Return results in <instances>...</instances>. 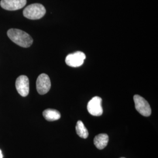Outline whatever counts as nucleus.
Here are the masks:
<instances>
[{
  "label": "nucleus",
  "instance_id": "1",
  "mask_svg": "<svg viewBox=\"0 0 158 158\" xmlns=\"http://www.w3.org/2000/svg\"><path fill=\"white\" fill-rule=\"evenodd\" d=\"M7 35L13 42L23 48H29L33 43L32 38L27 32L18 29H10Z\"/></svg>",
  "mask_w": 158,
  "mask_h": 158
},
{
  "label": "nucleus",
  "instance_id": "2",
  "mask_svg": "<svg viewBox=\"0 0 158 158\" xmlns=\"http://www.w3.org/2000/svg\"><path fill=\"white\" fill-rule=\"evenodd\" d=\"M46 14V9L44 6L40 4H32L27 6L23 11V16L32 20L39 19L44 17Z\"/></svg>",
  "mask_w": 158,
  "mask_h": 158
},
{
  "label": "nucleus",
  "instance_id": "3",
  "mask_svg": "<svg viewBox=\"0 0 158 158\" xmlns=\"http://www.w3.org/2000/svg\"><path fill=\"white\" fill-rule=\"evenodd\" d=\"M136 111L144 117H149L151 115L152 110L149 104L141 96L136 94L134 96Z\"/></svg>",
  "mask_w": 158,
  "mask_h": 158
},
{
  "label": "nucleus",
  "instance_id": "4",
  "mask_svg": "<svg viewBox=\"0 0 158 158\" xmlns=\"http://www.w3.org/2000/svg\"><path fill=\"white\" fill-rule=\"evenodd\" d=\"M85 55L83 52L78 51L68 55L66 57V63L69 66L77 68L81 66L85 59Z\"/></svg>",
  "mask_w": 158,
  "mask_h": 158
},
{
  "label": "nucleus",
  "instance_id": "5",
  "mask_svg": "<svg viewBox=\"0 0 158 158\" xmlns=\"http://www.w3.org/2000/svg\"><path fill=\"white\" fill-rule=\"evenodd\" d=\"M51 80L48 75L42 73L40 74L36 80V90L40 95L45 94L50 90Z\"/></svg>",
  "mask_w": 158,
  "mask_h": 158
},
{
  "label": "nucleus",
  "instance_id": "6",
  "mask_svg": "<svg viewBox=\"0 0 158 158\" xmlns=\"http://www.w3.org/2000/svg\"><path fill=\"white\" fill-rule=\"evenodd\" d=\"M102 102V98L98 96L94 97L87 104V110L89 113L93 116H101L103 113Z\"/></svg>",
  "mask_w": 158,
  "mask_h": 158
},
{
  "label": "nucleus",
  "instance_id": "7",
  "mask_svg": "<svg viewBox=\"0 0 158 158\" xmlns=\"http://www.w3.org/2000/svg\"><path fill=\"white\" fill-rule=\"evenodd\" d=\"M15 87L18 93L23 97H27L29 92L28 77L25 75L19 76L15 82Z\"/></svg>",
  "mask_w": 158,
  "mask_h": 158
},
{
  "label": "nucleus",
  "instance_id": "8",
  "mask_svg": "<svg viewBox=\"0 0 158 158\" xmlns=\"http://www.w3.org/2000/svg\"><path fill=\"white\" fill-rule=\"evenodd\" d=\"M27 4V0H1V6L8 11H16L23 8Z\"/></svg>",
  "mask_w": 158,
  "mask_h": 158
},
{
  "label": "nucleus",
  "instance_id": "9",
  "mask_svg": "<svg viewBox=\"0 0 158 158\" xmlns=\"http://www.w3.org/2000/svg\"><path fill=\"white\" fill-rule=\"evenodd\" d=\"M109 141V136L107 134H100L96 135L94 139V143L96 148L100 150L107 147Z\"/></svg>",
  "mask_w": 158,
  "mask_h": 158
},
{
  "label": "nucleus",
  "instance_id": "10",
  "mask_svg": "<svg viewBox=\"0 0 158 158\" xmlns=\"http://www.w3.org/2000/svg\"><path fill=\"white\" fill-rule=\"evenodd\" d=\"M43 116L48 121H55L60 118L61 114L56 110L49 108L43 111Z\"/></svg>",
  "mask_w": 158,
  "mask_h": 158
},
{
  "label": "nucleus",
  "instance_id": "11",
  "mask_svg": "<svg viewBox=\"0 0 158 158\" xmlns=\"http://www.w3.org/2000/svg\"><path fill=\"white\" fill-rule=\"evenodd\" d=\"M76 131L78 135L83 139L89 136V131L81 121H78L76 125Z\"/></svg>",
  "mask_w": 158,
  "mask_h": 158
},
{
  "label": "nucleus",
  "instance_id": "12",
  "mask_svg": "<svg viewBox=\"0 0 158 158\" xmlns=\"http://www.w3.org/2000/svg\"><path fill=\"white\" fill-rule=\"evenodd\" d=\"M3 158V156H2V152L0 150V158Z\"/></svg>",
  "mask_w": 158,
  "mask_h": 158
},
{
  "label": "nucleus",
  "instance_id": "13",
  "mask_svg": "<svg viewBox=\"0 0 158 158\" xmlns=\"http://www.w3.org/2000/svg\"><path fill=\"white\" fill-rule=\"evenodd\" d=\"M123 158V157H122V158Z\"/></svg>",
  "mask_w": 158,
  "mask_h": 158
}]
</instances>
